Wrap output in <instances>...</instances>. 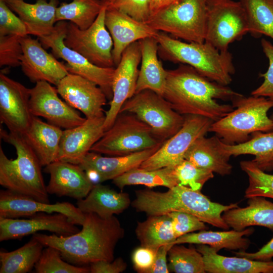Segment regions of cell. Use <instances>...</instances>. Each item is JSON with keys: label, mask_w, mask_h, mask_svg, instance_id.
Instances as JSON below:
<instances>
[{"label": "cell", "mask_w": 273, "mask_h": 273, "mask_svg": "<svg viewBox=\"0 0 273 273\" xmlns=\"http://www.w3.org/2000/svg\"><path fill=\"white\" fill-rule=\"evenodd\" d=\"M241 95L208 79L192 67L180 64L176 69L167 70L162 96L183 116L199 115L214 122L234 109L232 105L219 104L216 100L232 101Z\"/></svg>", "instance_id": "cell-1"}, {"label": "cell", "mask_w": 273, "mask_h": 273, "mask_svg": "<svg viewBox=\"0 0 273 273\" xmlns=\"http://www.w3.org/2000/svg\"><path fill=\"white\" fill-rule=\"evenodd\" d=\"M84 214L82 230L74 235L64 237L36 233L32 237L44 247L57 248L64 260L75 265L113 261L116 246L124 236L120 221L114 215L103 218L94 213Z\"/></svg>", "instance_id": "cell-2"}, {"label": "cell", "mask_w": 273, "mask_h": 273, "mask_svg": "<svg viewBox=\"0 0 273 273\" xmlns=\"http://www.w3.org/2000/svg\"><path fill=\"white\" fill-rule=\"evenodd\" d=\"M131 206L138 212L148 216L166 214L180 211L192 214L205 223L228 230L230 227L222 217L223 213L238 207V203L224 205L211 201L201 191H195L179 184L165 192L150 189L139 190Z\"/></svg>", "instance_id": "cell-3"}, {"label": "cell", "mask_w": 273, "mask_h": 273, "mask_svg": "<svg viewBox=\"0 0 273 273\" xmlns=\"http://www.w3.org/2000/svg\"><path fill=\"white\" fill-rule=\"evenodd\" d=\"M154 37L158 43V55L163 60L189 65L219 84L228 86L231 83L235 68L229 51L220 52L205 41H182L161 31Z\"/></svg>", "instance_id": "cell-4"}, {"label": "cell", "mask_w": 273, "mask_h": 273, "mask_svg": "<svg viewBox=\"0 0 273 273\" xmlns=\"http://www.w3.org/2000/svg\"><path fill=\"white\" fill-rule=\"evenodd\" d=\"M1 136L16 149L17 157L9 159L0 147V185L12 192L50 203L40 162L22 135L1 129Z\"/></svg>", "instance_id": "cell-5"}, {"label": "cell", "mask_w": 273, "mask_h": 273, "mask_svg": "<svg viewBox=\"0 0 273 273\" xmlns=\"http://www.w3.org/2000/svg\"><path fill=\"white\" fill-rule=\"evenodd\" d=\"M232 102L233 110L213 122L209 130L222 142L229 145L242 143L254 132L273 131V120L267 115L273 108V101L264 97L241 95Z\"/></svg>", "instance_id": "cell-6"}, {"label": "cell", "mask_w": 273, "mask_h": 273, "mask_svg": "<svg viewBox=\"0 0 273 273\" xmlns=\"http://www.w3.org/2000/svg\"><path fill=\"white\" fill-rule=\"evenodd\" d=\"M207 0H178L151 16L146 22L158 31L187 42H205Z\"/></svg>", "instance_id": "cell-7"}, {"label": "cell", "mask_w": 273, "mask_h": 273, "mask_svg": "<svg viewBox=\"0 0 273 273\" xmlns=\"http://www.w3.org/2000/svg\"><path fill=\"white\" fill-rule=\"evenodd\" d=\"M165 142V141H164ZM151 128L133 114L120 112L90 151L113 156H123L161 145Z\"/></svg>", "instance_id": "cell-8"}, {"label": "cell", "mask_w": 273, "mask_h": 273, "mask_svg": "<svg viewBox=\"0 0 273 273\" xmlns=\"http://www.w3.org/2000/svg\"><path fill=\"white\" fill-rule=\"evenodd\" d=\"M247 33L246 14L239 1L207 0L205 42L225 52Z\"/></svg>", "instance_id": "cell-9"}, {"label": "cell", "mask_w": 273, "mask_h": 273, "mask_svg": "<svg viewBox=\"0 0 273 273\" xmlns=\"http://www.w3.org/2000/svg\"><path fill=\"white\" fill-rule=\"evenodd\" d=\"M120 112L135 115L163 142L175 134L184 122L183 115L175 111L162 96L150 89L135 94L125 102Z\"/></svg>", "instance_id": "cell-10"}, {"label": "cell", "mask_w": 273, "mask_h": 273, "mask_svg": "<svg viewBox=\"0 0 273 273\" xmlns=\"http://www.w3.org/2000/svg\"><path fill=\"white\" fill-rule=\"evenodd\" d=\"M68 22H57L49 35L38 37L43 48H50L54 56L65 60L69 73L80 75L98 85L107 99L113 97L112 81L115 67L102 68L94 65L80 54L68 47L64 43Z\"/></svg>", "instance_id": "cell-11"}, {"label": "cell", "mask_w": 273, "mask_h": 273, "mask_svg": "<svg viewBox=\"0 0 273 273\" xmlns=\"http://www.w3.org/2000/svg\"><path fill=\"white\" fill-rule=\"evenodd\" d=\"M106 11L104 5L94 22L84 30L68 22L64 43L95 65L115 67L112 55L113 41L105 24Z\"/></svg>", "instance_id": "cell-12"}, {"label": "cell", "mask_w": 273, "mask_h": 273, "mask_svg": "<svg viewBox=\"0 0 273 273\" xmlns=\"http://www.w3.org/2000/svg\"><path fill=\"white\" fill-rule=\"evenodd\" d=\"M180 129L166 140L160 148L139 167L154 170L166 167H175L184 159L192 144L209 132L212 120L202 116L186 115Z\"/></svg>", "instance_id": "cell-13"}, {"label": "cell", "mask_w": 273, "mask_h": 273, "mask_svg": "<svg viewBox=\"0 0 273 273\" xmlns=\"http://www.w3.org/2000/svg\"><path fill=\"white\" fill-rule=\"evenodd\" d=\"M141 61L140 45L137 41L124 50L115 67L112 85L113 97L109 110L105 111V131L112 126L125 102L135 94Z\"/></svg>", "instance_id": "cell-14"}, {"label": "cell", "mask_w": 273, "mask_h": 273, "mask_svg": "<svg viewBox=\"0 0 273 273\" xmlns=\"http://www.w3.org/2000/svg\"><path fill=\"white\" fill-rule=\"evenodd\" d=\"M57 87L41 81L30 88V108L34 116L45 118L48 123L67 129L83 123L86 118L81 117L74 108L58 96Z\"/></svg>", "instance_id": "cell-15"}, {"label": "cell", "mask_w": 273, "mask_h": 273, "mask_svg": "<svg viewBox=\"0 0 273 273\" xmlns=\"http://www.w3.org/2000/svg\"><path fill=\"white\" fill-rule=\"evenodd\" d=\"M30 89L0 74V120L10 132L23 135L33 115L30 108Z\"/></svg>", "instance_id": "cell-16"}, {"label": "cell", "mask_w": 273, "mask_h": 273, "mask_svg": "<svg viewBox=\"0 0 273 273\" xmlns=\"http://www.w3.org/2000/svg\"><path fill=\"white\" fill-rule=\"evenodd\" d=\"M76 225L61 213L39 212L28 219L0 217V241L19 239L40 231L53 232L59 236H69L80 231Z\"/></svg>", "instance_id": "cell-17"}, {"label": "cell", "mask_w": 273, "mask_h": 273, "mask_svg": "<svg viewBox=\"0 0 273 273\" xmlns=\"http://www.w3.org/2000/svg\"><path fill=\"white\" fill-rule=\"evenodd\" d=\"M39 40L28 35L21 37L23 50L21 69L32 82L45 81L57 86L69 73L65 64L48 53Z\"/></svg>", "instance_id": "cell-18"}, {"label": "cell", "mask_w": 273, "mask_h": 273, "mask_svg": "<svg viewBox=\"0 0 273 273\" xmlns=\"http://www.w3.org/2000/svg\"><path fill=\"white\" fill-rule=\"evenodd\" d=\"M57 89L65 101L83 113L86 118L105 114L103 107L107 98L102 89L90 80L69 73L60 81Z\"/></svg>", "instance_id": "cell-19"}, {"label": "cell", "mask_w": 273, "mask_h": 273, "mask_svg": "<svg viewBox=\"0 0 273 273\" xmlns=\"http://www.w3.org/2000/svg\"><path fill=\"white\" fill-rule=\"evenodd\" d=\"M39 212L61 213L68 216L75 224L81 225L85 219L84 213L70 203L50 204L7 189L0 191V217L18 218L29 217Z\"/></svg>", "instance_id": "cell-20"}, {"label": "cell", "mask_w": 273, "mask_h": 273, "mask_svg": "<svg viewBox=\"0 0 273 273\" xmlns=\"http://www.w3.org/2000/svg\"><path fill=\"white\" fill-rule=\"evenodd\" d=\"M161 145L126 155L113 157H104L101 154L90 151L78 165L85 171L95 185L113 180L133 168L139 167Z\"/></svg>", "instance_id": "cell-21"}, {"label": "cell", "mask_w": 273, "mask_h": 273, "mask_svg": "<svg viewBox=\"0 0 273 273\" xmlns=\"http://www.w3.org/2000/svg\"><path fill=\"white\" fill-rule=\"evenodd\" d=\"M105 114L86 118L81 124L64 129L57 160L78 165L105 132Z\"/></svg>", "instance_id": "cell-22"}, {"label": "cell", "mask_w": 273, "mask_h": 273, "mask_svg": "<svg viewBox=\"0 0 273 273\" xmlns=\"http://www.w3.org/2000/svg\"><path fill=\"white\" fill-rule=\"evenodd\" d=\"M105 24L113 41L112 55L115 67L129 46L147 37H154L158 32L147 23L113 9H106Z\"/></svg>", "instance_id": "cell-23"}, {"label": "cell", "mask_w": 273, "mask_h": 273, "mask_svg": "<svg viewBox=\"0 0 273 273\" xmlns=\"http://www.w3.org/2000/svg\"><path fill=\"white\" fill-rule=\"evenodd\" d=\"M44 171L50 175L46 187L50 194L80 200L86 197L94 186L77 164L57 160L46 166Z\"/></svg>", "instance_id": "cell-24"}, {"label": "cell", "mask_w": 273, "mask_h": 273, "mask_svg": "<svg viewBox=\"0 0 273 273\" xmlns=\"http://www.w3.org/2000/svg\"><path fill=\"white\" fill-rule=\"evenodd\" d=\"M7 6L25 24L28 34L37 38L50 34L54 30L58 0H37L29 4L24 0H4Z\"/></svg>", "instance_id": "cell-25"}, {"label": "cell", "mask_w": 273, "mask_h": 273, "mask_svg": "<svg viewBox=\"0 0 273 273\" xmlns=\"http://www.w3.org/2000/svg\"><path fill=\"white\" fill-rule=\"evenodd\" d=\"M141 68L139 70L135 94L150 89L162 96L166 83L167 70L158 58V43L155 37L139 40Z\"/></svg>", "instance_id": "cell-26"}, {"label": "cell", "mask_w": 273, "mask_h": 273, "mask_svg": "<svg viewBox=\"0 0 273 273\" xmlns=\"http://www.w3.org/2000/svg\"><path fill=\"white\" fill-rule=\"evenodd\" d=\"M63 130L33 116L31 124L22 135L42 166L57 160Z\"/></svg>", "instance_id": "cell-27"}, {"label": "cell", "mask_w": 273, "mask_h": 273, "mask_svg": "<svg viewBox=\"0 0 273 273\" xmlns=\"http://www.w3.org/2000/svg\"><path fill=\"white\" fill-rule=\"evenodd\" d=\"M206 272L209 273H273V261H259L242 257H226L217 253L215 248L198 244Z\"/></svg>", "instance_id": "cell-28"}, {"label": "cell", "mask_w": 273, "mask_h": 273, "mask_svg": "<svg viewBox=\"0 0 273 273\" xmlns=\"http://www.w3.org/2000/svg\"><path fill=\"white\" fill-rule=\"evenodd\" d=\"M130 204L128 194L117 192L98 184L93 186L86 197L78 200L77 207L84 213H94L107 218L123 212Z\"/></svg>", "instance_id": "cell-29"}, {"label": "cell", "mask_w": 273, "mask_h": 273, "mask_svg": "<svg viewBox=\"0 0 273 273\" xmlns=\"http://www.w3.org/2000/svg\"><path fill=\"white\" fill-rule=\"evenodd\" d=\"M260 196L248 198L247 206L230 209L222 217L230 228L242 231L252 226H261L273 230V203Z\"/></svg>", "instance_id": "cell-30"}, {"label": "cell", "mask_w": 273, "mask_h": 273, "mask_svg": "<svg viewBox=\"0 0 273 273\" xmlns=\"http://www.w3.org/2000/svg\"><path fill=\"white\" fill-rule=\"evenodd\" d=\"M217 145L220 152L229 158L241 155H254L252 161L264 171L269 169L273 160V131L254 132L248 141L233 145L225 144L218 138Z\"/></svg>", "instance_id": "cell-31"}, {"label": "cell", "mask_w": 273, "mask_h": 273, "mask_svg": "<svg viewBox=\"0 0 273 273\" xmlns=\"http://www.w3.org/2000/svg\"><path fill=\"white\" fill-rule=\"evenodd\" d=\"M217 135L211 138L205 136L197 139L186 153L184 159L197 166L209 170L221 175L230 174L232 166L229 158L219 151Z\"/></svg>", "instance_id": "cell-32"}, {"label": "cell", "mask_w": 273, "mask_h": 273, "mask_svg": "<svg viewBox=\"0 0 273 273\" xmlns=\"http://www.w3.org/2000/svg\"><path fill=\"white\" fill-rule=\"evenodd\" d=\"M254 231L252 228L242 231L233 230L222 232L205 230L180 236L175 240L173 245L185 243L205 244L215 248L217 251L223 248L245 251L249 246L250 241L243 236L252 234Z\"/></svg>", "instance_id": "cell-33"}, {"label": "cell", "mask_w": 273, "mask_h": 273, "mask_svg": "<svg viewBox=\"0 0 273 273\" xmlns=\"http://www.w3.org/2000/svg\"><path fill=\"white\" fill-rule=\"evenodd\" d=\"M135 232L141 246L156 251L163 245H173L176 239L168 214L148 216L145 221L138 222Z\"/></svg>", "instance_id": "cell-34"}, {"label": "cell", "mask_w": 273, "mask_h": 273, "mask_svg": "<svg viewBox=\"0 0 273 273\" xmlns=\"http://www.w3.org/2000/svg\"><path fill=\"white\" fill-rule=\"evenodd\" d=\"M174 167H166L154 170L136 167L115 178L113 183L121 191L126 186L138 185L149 188L162 186L170 189L178 184L174 173Z\"/></svg>", "instance_id": "cell-35"}, {"label": "cell", "mask_w": 273, "mask_h": 273, "mask_svg": "<svg viewBox=\"0 0 273 273\" xmlns=\"http://www.w3.org/2000/svg\"><path fill=\"white\" fill-rule=\"evenodd\" d=\"M44 247L39 241L31 239L20 248L10 252L0 251V273H26L38 260Z\"/></svg>", "instance_id": "cell-36"}, {"label": "cell", "mask_w": 273, "mask_h": 273, "mask_svg": "<svg viewBox=\"0 0 273 273\" xmlns=\"http://www.w3.org/2000/svg\"><path fill=\"white\" fill-rule=\"evenodd\" d=\"M103 0H72L69 3H63L56 13V21L68 20L80 29L90 27L104 6Z\"/></svg>", "instance_id": "cell-37"}, {"label": "cell", "mask_w": 273, "mask_h": 273, "mask_svg": "<svg viewBox=\"0 0 273 273\" xmlns=\"http://www.w3.org/2000/svg\"><path fill=\"white\" fill-rule=\"evenodd\" d=\"M245 11L249 33L273 40V0H239Z\"/></svg>", "instance_id": "cell-38"}, {"label": "cell", "mask_w": 273, "mask_h": 273, "mask_svg": "<svg viewBox=\"0 0 273 273\" xmlns=\"http://www.w3.org/2000/svg\"><path fill=\"white\" fill-rule=\"evenodd\" d=\"M168 265L175 273L206 272L203 257L194 246L174 244L168 252Z\"/></svg>", "instance_id": "cell-39"}, {"label": "cell", "mask_w": 273, "mask_h": 273, "mask_svg": "<svg viewBox=\"0 0 273 273\" xmlns=\"http://www.w3.org/2000/svg\"><path fill=\"white\" fill-rule=\"evenodd\" d=\"M240 167L248 176L245 198L260 196L273 199V174L265 172L252 160L241 161Z\"/></svg>", "instance_id": "cell-40"}, {"label": "cell", "mask_w": 273, "mask_h": 273, "mask_svg": "<svg viewBox=\"0 0 273 273\" xmlns=\"http://www.w3.org/2000/svg\"><path fill=\"white\" fill-rule=\"evenodd\" d=\"M35 271L37 273H88L89 267L77 266L64 260L59 249L46 246L36 263Z\"/></svg>", "instance_id": "cell-41"}, {"label": "cell", "mask_w": 273, "mask_h": 273, "mask_svg": "<svg viewBox=\"0 0 273 273\" xmlns=\"http://www.w3.org/2000/svg\"><path fill=\"white\" fill-rule=\"evenodd\" d=\"M213 173L186 159L174 167V173L178 184L189 186L195 191H201L206 182L214 177Z\"/></svg>", "instance_id": "cell-42"}, {"label": "cell", "mask_w": 273, "mask_h": 273, "mask_svg": "<svg viewBox=\"0 0 273 273\" xmlns=\"http://www.w3.org/2000/svg\"><path fill=\"white\" fill-rule=\"evenodd\" d=\"M106 9L123 12L135 19L146 23L150 17L151 0H103Z\"/></svg>", "instance_id": "cell-43"}, {"label": "cell", "mask_w": 273, "mask_h": 273, "mask_svg": "<svg viewBox=\"0 0 273 273\" xmlns=\"http://www.w3.org/2000/svg\"><path fill=\"white\" fill-rule=\"evenodd\" d=\"M21 36H0V66H20L23 56Z\"/></svg>", "instance_id": "cell-44"}, {"label": "cell", "mask_w": 273, "mask_h": 273, "mask_svg": "<svg viewBox=\"0 0 273 273\" xmlns=\"http://www.w3.org/2000/svg\"><path fill=\"white\" fill-rule=\"evenodd\" d=\"M8 35L23 37L28 34L23 21L16 16L4 0H0V36Z\"/></svg>", "instance_id": "cell-45"}, {"label": "cell", "mask_w": 273, "mask_h": 273, "mask_svg": "<svg viewBox=\"0 0 273 273\" xmlns=\"http://www.w3.org/2000/svg\"><path fill=\"white\" fill-rule=\"evenodd\" d=\"M168 214L171 218L173 233L176 239L188 233L208 228L205 222L192 214L180 211H173Z\"/></svg>", "instance_id": "cell-46"}, {"label": "cell", "mask_w": 273, "mask_h": 273, "mask_svg": "<svg viewBox=\"0 0 273 273\" xmlns=\"http://www.w3.org/2000/svg\"><path fill=\"white\" fill-rule=\"evenodd\" d=\"M261 45L263 53L268 60V68L264 73L260 74V77L263 78V81L251 92V95L267 97L273 101V44L268 40L262 38Z\"/></svg>", "instance_id": "cell-47"}, {"label": "cell", "mask_w": 273, "mask_h": 273, "mask_svg": "<svg viewBox=\"0 0 273 273\" xmlns=\"http://www.w3.org/2000/svg\"><path fill=\"white\" fill-rule=\"evenodd\" d=\"M157 251L140 246L132 254V261L135 270L140 273H149L153 266Z\"/></svg>", "instance_id": "cell-48"}, {"label": "cell", "mask_w": 273, "mask_h": 273, "mask_svg": "<svg viewBox=\"0 0 273 273\" xmlns=\"http://www.w3.org/2000/svg\"><path fill=\"white\" fill-rule=\"evenodd\" d=\"M89 265L91 273H120L124 271L127 267L126 263L121 257L112 261L99 260Z\"/></svg>", "instance_id": "cell-49"}, {"label": "cell", "mask_w": 273, "mask_h": 273, "mask_svg": "<svg viewBox=\"0 0 273 273\" xmlns=\"http://www.w3.org/2000/svg\"><path fill=\"white\" fill-rule=\"evenodd\" d=\"M236 256L245 257L249 259L259 261H270L273 257V238L258 251L248 253L239 250L234 252Z\"/></svg>", "instance_id": "cell-50"}, {"label": "cell", "mask_w": 273, "mask_h": 273, "mask_svg": "<svg viewBox=\"0 0 273 273\" xmlns=\"http://www.w3.org/2000/svg\"><path fill=\"white\" fill-rule=\"evenodd\" d=\"M172 245L168 244L160 247L157 250L154 264L149 273H168L167 256Z\"/></svg>", "instance_id": "cell-51"}, {"label": "cell", "mask_w": 273, "mask_h": 273, "mask_svg": "<svg viewBox=\"0 0 273 273\" xmlns=\"http://www.w3.org/2000/svg\"><path fill=\"white\" fill-rule=\"evenodd\" d=\"M178 1V0H151L150 5V17L161 9Z\"/></svg>", "instance_id": "cell-52"}, {"label": "cell", "mask_w": 273, "mask_h": 273, "mask_svg": "<svg viewBox=\"0 0 273 273\" xmlns=\"http://www.w3.org/2000/svg\"><path fill=\"white\" fill-rule=\"evenodd\" d=\"M269 169H273V160H272V161H271V163L270 164Z\"/></svg>", "instance_id": "cell-53"}, {"label": "cell", "mask_w": 273, "mask_h": 273, "mask_svg": "<svg viewBox=\"0 0 273 273\" xmlns=\"http://www.w3.org/2000/svg\"><path fill=\"white\" fill-rule=\"evenodd\" d=\"M270 118L273 120V113H272V114L271 115Z\"/></svg>", "instance_id": "cell-54"}]
</instances>
